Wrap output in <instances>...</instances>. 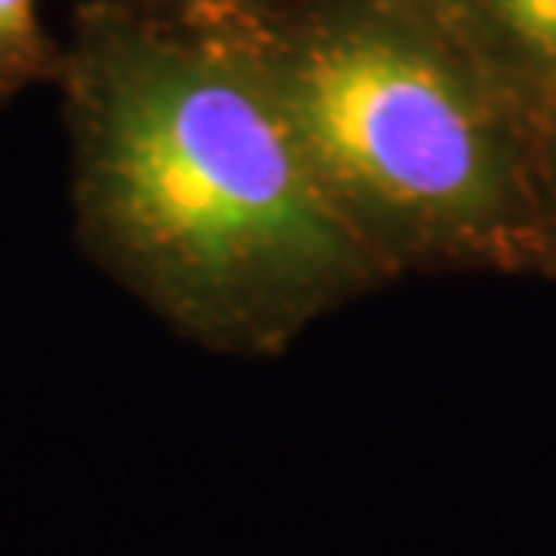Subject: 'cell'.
Wrapping results in <instances>:
<instances>
[{
  "label": "cell",
  "mask_w": 556,
  "mask_h": 556,
  "mask_svg": "<svg viewBox=\"0 0 556 556\" xmlns=\"http://www.w3.org/2000/svg\"><path fill=\"white\" fill-rule=\"evenodd\" d=\"M59 87L84 253L203 351L275 358L394 282L214 8L84 0Z\"/></svg>",
  "instance_id": "6da1fadb"
},
{
  "label": "cell",
  "mask_w": 556,
  "mask_h": 556,
  "mask_svg": "<svg viewBox=\"0 0 556 556\" xmlns=\"http://www.w3.org/2000/svg\"><path fill=\"white\" fill-rule=\"evenodd\" d=\"M206 8L247 43L329 199L394 278H549L535 144L419 0Z\"/></svg>",
  "instance_id": "7a4b0ae2"
},
{
  "label": "cell",
  "mask_w": 556,
  "mask_h": 556,
  "mask_svg": "<svg viewBox=\"0 0 556 556\" xmlns=\"http://www.w3.org/2000/svg\"><path fill=\"white\" fill-rule=\"evenodd\" d=\"M531 144L556 116V0H419Z\"/></svg>",
  "instance_id": "3957f363"
},
{
  "label": "cell",
  "mask_w": 556,
  "mask_h": 556,
  "mask_svg": "<svg viewBox=\"0 0 556 556\" xmlns=\"http://www.w3.org/2000/svg\"><path fill=\"white\" fill-rule=\"evenodd\" d=\"M62 48L48 37L37 0H0V105L37 84H59Z\"/></svg>",
  "instance_id": "277c9868"
},
{
  "label": "cell",
  "mask_w": 556,
  "mask_h": 556,
  "mask_svg": "<svg viewBox=\"0 0 556 556\" xmlns=\"http://www.w3.org/2000/svg\"><path fill=\"white\" fill-rule=\"evenodd\" d=\"M535 170H539L542 214H546V236H549V278H556V116L535 138Z\"/></svg>",
  "instance_id": "5b68a950"
},
{
  "label": "cell",
  "mask_w": 556,
  "mask_h": 556,
  "mask_svg": "<svg viewBox=\"0 0 556 556\" xmlns=\"http://www.w3.org/2000/svg\"><path fill=\"white\" fill-rule=\"evenodd\" d=\"M185 4V0H181ZM206 4H231V8H286L300 4V0H206Z\"/></svg>",
  "instance_id": "8992f818"
},
{
  "label": "cell",
  "mask_w": 556,
  "mask_h": 556,
  "mask_svg": "<svg viewBox=\"0 0 556 556\" xmlns=\"http://www.w3.org/2000/svg\"><path fill=\"white\" fill-rule=\"evenodd\" d=\"M138 4H155V8H174V4H181V0H138Z\"/></svg>",
  "instance_id": "52a82bcc"
}]
</instances>
